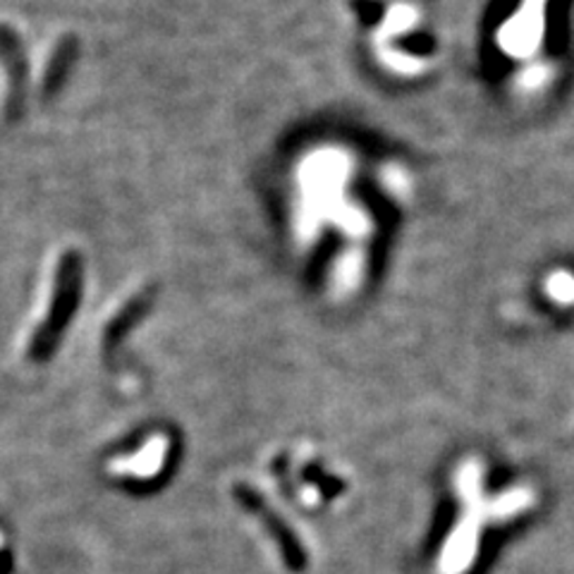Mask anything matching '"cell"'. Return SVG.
Listing matches in <instances>:
<instances>
[{"instance_id":"cell-1","label":"cell","mask_w":574,"mask_h":574,"mask_svg":"<svg viewBox=\"0 0 574 574\" xmlns=\"http://www.w3.org/2000/svg\"><path fill=\"white\" fill-rule=\"evenodd\" d=\"M79 280H82V266L75 254H68L60 264L58 278H56V297L51 305V314H48L46 324L41 330H37L34 340H31V357L43 359L53 353L56 340L60 338L62 328L68 326L70 316L75 311V301L79 297Z\"/></svg>"},{"instance_id":"cell-2","label":"cell","mask_w":574,"mask_h":574,"mask_svg":"<svg viewBox=\"0 0 574 574\" xmlns=\"http://www.w3.org/2000/svg\"><path fill=\"white\" fill-rule=\"evenodd\" d=\"M548 0H522L519 10L501 31V46L515 58H532L546 34Z\"/></svg>"},{"instance_id":"cell-3","label":"cell","mask_w":574,"mask_h":574,"mask_svg":"<svg viewBox=\"0 0 574 574\" xmlns=\"http://www.w3.org/2000/svg\"><path fill=\"white\" fill-rule=\"evenodd\" d=\"M0 58H3L8 75H10V96L6 103V113L10 120L18 118L24 99V79H27V62L22 53V43L14 37V31L6 24H0Z\"/></svg>"},{"instance_id":"cell-4","label":"cell","mask_w":574,"mask_h":574,"mask_svg":"<svg viewBox=\"0 0 574 574\" xmlns=\"http://www.w3.org/2000/svg\"><path fill=\"white\" fill-rule=\"evenodd\" d=\"M546 297L557 307L574 305V274L567 268H555L544 280Z\"/></svg>"},{"instance_id":"cell-5","label":"cell","mask_w":574,"mask_h":574,"mask_svg":"<svg viewBox=\"0 0 574 574\" xmlns=\"http://www.w3.org/2000/svg\"><path fill=\"white\" fill-rule=\"evenodd\" d=\"M10 565H12V561H10V555H0V572H6V570H10Z\"/></svg>"},{"instance_id":"cell-6","label":"cell","mask_w":574,"mask_h":574,"mask_svg":"<svg viewBox=\"0 0 574 574\" xmlns=\"http://www.w3.org/2000/svg\"><path fill=\"white\" fill-rule=\"evenodd\" d=\"M0 544H3V538H0Z\"/></svg>"}]
</instances>
